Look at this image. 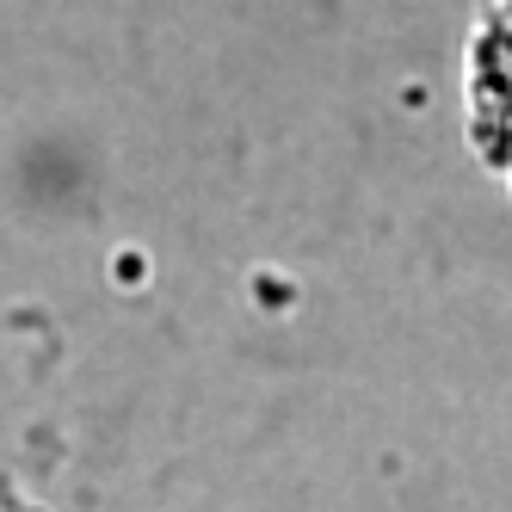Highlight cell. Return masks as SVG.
Here are the masks:
<instances>
[{"label": "cell", "instance_id": "6da1fadb", "mask_svg": "<svg viewBox=\"0 0 512 512\" xmlns=\"http://www.w3.org/2000/svg\"><path fill=\"white\" fill-rule=\"evenodd\" d=\"M463 105L482 161L512 186V0H488L475 13L463 50Z\"/></svg>", "mask_w": 512, "mask_h": 512}]
</instances>
